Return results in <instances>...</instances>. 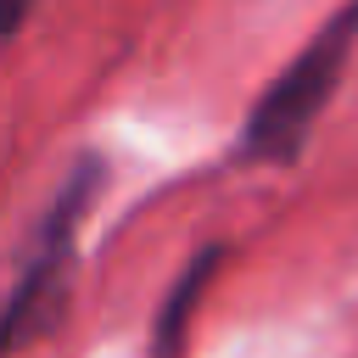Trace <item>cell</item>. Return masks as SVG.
Segmentation results:
<instances>
[{
    "label": "cell",
    "mask_w": 358,
    "mask_h": 358,
    "mask_svg": "<svg viewBox=\"0 0 358 358\" xmlns=\"http://www.w3.org/2000/svg\"><path fill=\"white\" fill-rule=\"evenodd\" d=\"M28 11H34V0H0V50H6L11 34L28 22Z\"/></svg>",
    "instance_id": "4"
},
{
    "label": "cell",
    "mask_w": 358,
    "mask_h": 358,
    "mask_svg": "<svg viewBox=\"0 0 358 358\" xmlns=\"http://www.w3.org/2000/svg\"><path fill=\"white\" fill-rule=\"evenodd\" d=\"M213 263H218V252H207V257H196L190 263V274L173 285V296H168V308H162V319H157V352L168 358L179 341H185V319H190V308H196V291L207 285V274H213Z\"/></svg>",
    "instance_id": "3"
},
{
    "label": "cell",
    "mask_w": 358,
    "mask_h": 358,
    "mask_svg": "<svg viewBox=\"0 0 358 358\" xmlns=\"http://www.w3.org/2000/svg\"><path fill=\"white\" fill-rule=\"evenodd\" d=\"M95 190H101V162H78L73 179L56 190V207L45 213V224H39L34 246H28V263L17 274V291L0 308V358H11L17 347L39 341V330H50V319L62 313L73 241H78V224H84Z\"/></svg>",
    "instance_id": "2"
},
{
    "label": "cell",
    "mask_w": 358,
    "mask_h": 358,
    "mask_svg": "<svg viewBox=\"0 0 358 358\" xmlns=\"http://www.w3.org/2000/svg\"><path fill=\"white\" fill-rule=\"evenodd\" d=\"M358 50V0H347L296 56L291 67L257 95L246 129H241V162H296V151L308 145L319 112L330 106L347 62Z\"/></svg>",
    "instance_id": "1"
}]
</instances>
